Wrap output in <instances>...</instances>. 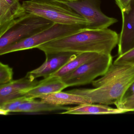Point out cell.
Segmentation results:
<instances>
[{
	"mask_svg": "<svg viewBox=\"0 0 134 134\" xmlns=\"http://www.w3.org/2000/svg\"><path fill=\"white\" fill-rule=\"evenodd\" d=\"M119 34L108 29H87L39 46L45 55L60 52L111 54L118 45Z\"/></svg>",
	"mask_w": 134,
	"mask_h": 134,
	"instance_id": "cell-1",
	"label": "cell"
},
{
	"mask_svg": "<svg viewBox=\"0 0 134 134\" xmlns=\"http://www.w3.org/2000/svg\"><path fill=\"white\" fill-rule=\"evenodd\" d=\"M134 81V66L113 63L103 75L92 83L94 88L66 92L81 96L91 103L115 105Z\"/></svg>",
	"mask_w": 134,
	"mask_h": 134,
	"instance_id": "cell-2",
	"label": "cell"
},
{
	"mask_svg": "<svg viewBox=\"0 0 134 134\" xmlns=\"http://www.w3.org/2000/svg\"><path fill=\"white\" fill-rule=\"evenodd\" d=\"M22 5L27 13L53 23L85 26L88 29L89 22L61 0H27L23 1Z\"/></svg>",
	"mask_w": 134,
	"mask_h": 134,
	"instance_id": "cell-3",
	"label": "cell"
},
{
	"mask_svg": "<svg viewBox=\"0 0 134 134\" xmlns=\"http://www.w3.org/2000/svg\"><path fill=\"white\" fill-rule=\"evenodd\" d=\"M85 26L53 24L49 28L32 36L12 44L0 50V55L37 48L39 46L59 38L76 33L86 29Z\"/></svg>",
	"mask_w": 134,
	"mask_h": 134,
	"instance_id": "cell-4",
	"label": "cell"
},
{
	"mask_svg": "<svg viewBox=\"0 0 134 134\" xmlns=\"http://www.w3.org/2000/svg\"><path fill=\"white\" fill-rule=\"evenodd\" d=\"M54 24L47 19L27 13L13 27L0 37V50L32 36Z\"/></svg>",
	"mask_w": 134,
	"mask_h": 134,
	"instance_id": "cell-5",
	"label": "cell"
},
{
	"mask_svg": "<svg viewBox=\"0 0 134 134\" xmlns=\"http://www.w3.org/2000/svg\"><path fill=\"white\" fill-rule=\"evenodd\" d=\"M112 64L111 54H100L62 80L68 87L88 84L103 75Z\"/></svg>",
	"mask_w": 134,
	"mask_h": 134,
	"instance_id": "cell-6",
	"label": "cell"
},
{
	"mask_svg": "<svg viewBox=\"0 0 134 134\" xmlns=\"http://www.w3.org/2000/svg\"><path fill=\"white\" fill-rule=\"evenodd\" d=\"M61 1L87 20L89 22L88 29H108L118 21L116 19L108 17L103 13L100 0Z\"/></svg>",
	"mask_w": 134,
	"mask_h": 134,
	"instance_id": "cell-7",
	"label": "cell"
},
{
	"mask_svg": "<svg viewBox=\"0 0 134 134\" xmlns=\"http://www.w3.org/2000/svg\"><path fill=\"white\" fill-rule=\"evenodd\" d=\"M39 81L29 73L18 80L0 86V105L9 100L25 96Z\"/></svg>",
	"mask_w": 134,
	"mask_h": 134,
	"instance_id": "cell-8",
	"label": "cell"
},
{
	"mask_svg": "<svg viewBox=\"0 0 134 134\" xmlns=\"http://www.w3.org/2000/svg\"><path fill=\"white\" fill-rule=\"evenodd\" d=\"M77 54L71 52H60L46 55L45 62L38 68L29 72L37 79L48 77L57 72L66 64L76 57Z\"/></svg>",
	"mask_w": 134,
	"mask_h": 134,
	"instance_id": "cell-9",
	"label": "cell"
},
{
	"mask_svg": "<svg viewBox=\"0 0 134 134\" xmlns=\"http://www.w3.org/2000/svg\"><path fill=\"white\" fill-rule=\"evenodd\" d=\"M121 14L122 27L118 44V55L134 47V0L128 11Z\"/></svg>",
	"mask_w": 134,
	"mask_h": 134,
	"instance_id": "cell-10",
	"label": "cell"
},
{
	"mask_svg": "<svg viewBox=\"0 0 134 134\" xmlns=\"http://www.w3.org/2000/svg\"><path fill=\"white\" fill-rule=\"evenodd\" d=\"M26 13L24 7H14L4 0H0V37L13 27Z\"/></svg>",
	"mask_w": 134,
	"mask_h": 134,
	"instance_id": "cell-11",
	"label": "cell"
},
{
	"mask_svg": "<svg viewBox=\"0 0 134 134\" xmlns=\"http://www.w3.org/2000/svg\"><path fill=\"white\" fill-rule=\"evenodd\" d=\"M67 87V85L61 78L51 76L39 81V83L25 96L30 98L35 99L41 95L61 91Z\"/></svg>",
	"mask_w": 134,
	"mask_h": 134,
	"instance_id": "cell-12",
	"label": "cell"
},
{
	"mask_svg": "<svg viewBox=\"0 0 134 134\" xmlns=\"http://www.w3.org/2000/svg\"><path fill=\"white\" fill-rule=\"evenodd\" d=\"M38 98L48 103L59 105L91 104V102L80 95L67 92H58L48 94L41 95Z\"/></svg>",
	"mask_w": 134,
	"mask_h": 134,
	"instance_id": "cell-13",
	"label": "cell"
},
{
	"mask_svg": "<svg viewBox=\"0 0 134 134\" xmlns=\"http://www.w3.org/2000/svg\"><path fill=\"white\" fill-rule=\"evenodd\" d=\"M124 111L118 108H113L108 105L99 103L83 104L69 108L60 114H113L124 113Z\"/></svg>",
	"mask_w": 134,
	"mask_h": 134,
	"instance_id": "cell-14",
	"label": "cell"
},
{
	"mask_svg": "<svg viewBox=\"0 0 134 134\" xmlns=\"http://www.w3.org/2000/svg\"><path fill=\"white\" fill-rule=\"evenodd\" d=\"M100 54H102L95 52H85L77 54L75 58L51 76H54L62 79L75 71L85 63L94 59Z\"/></svg>",
	"mask_w": 134,
	"mask_h": 134,
	"instance_id": "cell-15",
	"label": "cell"
},
{
	"mask_svg": "<svg viewBox=\"0 0 134 134\" xmlns=\"http://www.w3.org/2000/svg\"><path fill=\"white\" fill-rule=\"evenodd\" d=\"M69 107L48 103L41 99L40 101H38L33 99L21 104L15 110V113H34L55 110H66Z\"/></svg>",
	"mask_w": 134,
	"mask_h": 134,
	"instance_id": "cell-16",
	"label": "cell"
},
{
	"mask_svg": "<svg viewBox=\"0 0 134 134\" xmlns=\"http://www.w3.org/2000/svg\"><path fill=\"white\" fill-rule=\"evenodd\" d=\"M115 105L124 113L134 112V81L129 87L120 101Z\"/></svg>",
	"mask_w": 134,
	"mask_h": 134,
	"instance_id": "cell-17",
	"label": "cell"
},
{
	"mask_svg": "<svg viewBox=\"0 0 134 134\" xmlns=\"http://www.w3.org/2000/svg\"><path fill=\"white\" fill-rule=\"evenodd\" d=\"M32 99L28 98L25 96L18 97L9 100L3 105H0V109L4 110L8 113L14 112L16 109L24 103L32 100Z\"/></svg>",
	"mask_w": 134,
	"mask_h": 134,
	"instance_id": "cell-18",
	"label": "cell"
},
{
	"mask_svg": "<svg viewBox=\"0 0 134 134\" xmlns=\"http://www.w3.org/2000/svg\"><path fill=\"white\" fill-rule=\"evenodd\" d=\"M13 70L8 65L0 63V86L13 81Z\"/></svg>",
	"mask_w": 134,
	"mask_h": 134,
	"instance_id": "cell-19",
	"label": "cell"
},
{
	"mask_svg": "<svg viewBox=\"0 0 134 134\" xmlns=\"http://www.w3.org/2000/svg\"><path fill=\"white\" fill-rule=\"evenodd\" d=\"M113 63L134 66V47L125 53L118 55Z\"/></svg>",
	"mask_w": 134,
	"mask_h": 134,
	"instance_id": "cell-20",
	"label": "cell"
},
{
	"mask_svg": "<svg viewBox=\"0 0 134 134\" xmlns=\"http://www.w3.org/2000/svg\"><path fill=\"white\" fill-rule=\"evenodd\" d=\"M133 0H115L121 13L127 12Z\"/></svg>",
	"mask_w": 134,
	"mask_h": 134,
	"instance_id": "cell-21",
	"label": "cell"
},
{
	"mask_svg": "<svg viewBox=\"0 0 134 134\" xmlns=\"http://www.w3.org/2000/svg\"><path fill=\"white\" fill-rule=\"evenodd\" d=\"M7 3L11 6L17 8H23L22 4H21L19 0H4Z\"/></svg>",
	"mask_w": 134,
	"mask_h": 134,
	"instance_id": "cell-22",
	"label": "cell"
},
{
	"mask_svg": "<svg viewBox=\"0 0 134 134\" xmlns=\"http://www.w3.org/2000/svg\"><path fill=\"white\" fill-rule=\"evenodd\" d=\"M8 113H9L8 111L2 109H0V114L1 115H7Z\"/></svg>",
	"mask_w": 134,
	"mask_h": 134,
	"instance_id": "cell-23",
	"label": "cell"
},
{
	"mask_svg": "<svg viewBox=\"0 0 134 134\" xmlns=\"http://www.w3.org/2000/svg\"><path fill=\"white\" fill-rule=\"evenodd\" d=\"M68 1H76V0H67Z\"/></svg>",
	"mask_w": 134,
	"mask_h": 134,
	"instance_id": "cell-24",
	"label": "cell"
}]
</instances>
